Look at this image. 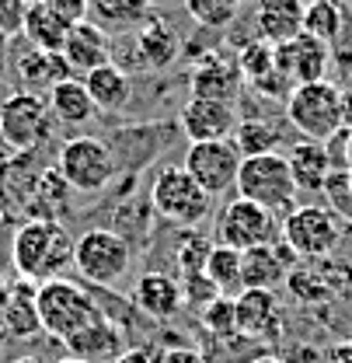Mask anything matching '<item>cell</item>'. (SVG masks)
<instances>
[{
	"label": "cell",
	"mask_w": 352,
	"mask_h": 363,
	"mask_svg": "<svg viewBox=\"0 0 352 363\" xmlns=\"http://www.w3.org/2000/svg\"><path fill=\"white\" fill-rule=\"evenodd\" d=\"M339 143H342V168L352 172V130H339Z\"/></svg>",
	"instance_id": "cell-41"
},
{
	"label": "cell",
	"mask_w": 352,
	"mask_h": 363,
	"mask_svg": "<svg viewBox=\"0 0 352 363\" xmlns=\"http://www.w3.org/2000/svg\"><path fill=\"white\" fill-rule=\"evenodd\" d=\"M63 60H67L70 74H77V77H84V74L105 67V63H112V39H108V32L101 25L88 21V18L77 21L70 28L67 43H63Z\"/></svg>",
	"instance_id": "cell-18"
},
{
	"label": "cell",
	"mask_w": 352,
	"mask_h": 363,
	"mask_svg": "<svg viewBox=\"0 0 352 363\" xmlns=\"http://www.w3.org/2000/svg\"><path fill=\"white\" fill-rule=\"evenodd\" d=\"M213 241L217 245H230L237 252H248L255 245H276V241H283V224L276 220L272 210H265L259 203L237 196V199H230L217 213Z\"/></svg>",
	"instance_id": "cell-7"
},
{
	"label": "cell",
	"mask_w": 352,
	"mask_h": 363,
	"mask_svg": "<svg viewBox=\"0 0 352 363\" xmlns=\"http://www.w3.org/2000/svg\"><path fill=\"white\" fill-rule=\"evenodd\" d=\"M45 101H49L52 119L63 123V126H84L88 119L98 116V108H94V101H91L88 84H84V77H77V74L56 81L52 88L45 91Z\"/></svg>",
	"instance_id": "cell-24"
},
{
	"label": "cell",
	"mask_w": 352,
	"mask_h": 363,
	"mask_svg": "<svg viewBox=\"0 0 352 363\" xmlns=\"http://www.w3.org/2000/svg\"><path fill=\"white\" fill-rule=\"evenodd\" d=\"M11 262L21 279L32 283L56 279L74 266V238L59 220L25 217V224L11 238Z\"/></svg>",
	"instance_id": "cell-1"
},
{
	"label": "cell",
	"mask_w": 352,
	"mask_h": 363,
	"mask_svg": "<svg viewBox=\"0 0 352 363\" xmlns=\"http://www.w3.org/2000/svg\"><path fill=\"white\" fill-rule=\"evenodd\" d=\"M84 84L91 91V101L98 112H123L132 101V81L130 74L115 63H105L98 70L84 74Z\"/></svg>",
	"instance_id": "cell-25"
},
{
	"label": "cell",
	"mask_w": 352,
	"mask_h": 363,
	"mask_svg": "<svg viewBox=\"0 0 352 363\" xmlns=\"http://www.w3.org/2000/svg\"><path fill=\"white\" fill-rule=\"evenodd\" d=\"M4 283H7V279H0V286H4Z\"/></svg>",
	"instance_id": "cell-50"
},
{
	"label": "cell",
	"mask_w": 352,
	"mask_h": 363,
	"mask_svg": "<svg viewBox=\"0 0 352 363\" xmlns=\"http://www.w3.org/2000/svg\"><path fill=\"white\" fill-rule=\"evenodd\" d=\"M307 0H259L255 4V39L268 45L290 43L304 32Z\"/></svg>",
	"instance_id": "cell-20"
},
{
	"label": "cell",
	"mask_w": 352,
	"mask_h": 363,
	"mask_svg": "<svg viewBox=\"0 0 352 363\" xmlns=\"http://www.w3.org/2000/svg\"><path fill=\"white\" fill-rule=\"evenodd\" d=\"M185 11L199 28L223 32V28L234 25V18L241 11V0H185Z\"/></svg>",
	"instance_id": "cell-32"
},
{
	"label": "cell",
	"mask_w": 352,
	"mask_h": 363,
	"mask_svg": "<svg viewBox=\"0 0 352 363\" xmlns=\"http://www.w3.org/2000/svg\"><path fill=\"white\" fill-rule=\"evenodd\" d=\"M192 94L195 98H220L230 101L241 94V67H237V56H227V52H206L195 67H192Z\"/></svg>",
	"instance_id": "cell-17"
},
{
	"label": "cell",
	"mask_w": 352,
	"mask_h": 363,
	"mask_svg": "<svg viewBox=\"0 0 352 363\" xmlns=\"http://www.w3.org/2000/svg\"><path fill=\"white\" fill-rule=\"evenodd\" d=\"M74 269L91 286H115L132 269V248L112 227H91L74 241Z\"/></svg>",
	"instance_id": "cell-5"
},
{
	"label": "cell",
	"mask_w": 352,
	"mask_h": 363,
	"mask_svg": "<svg viewBox=\"0 0 352 363\" xmlns=\"http://www.w3.org/2000/svg\"><path fill=\"white\" fill-rule=\"evenodd\" d=\"M328 63H331V45L307 35V32H300L290 43L276 45V70L283 74V81L290 88L310 84V81H324L328 77Z\"/></svg>",
	"instance_id": "cell-12"
},
{
	"label": "cell",
	"mask_w": 352,
	"mask_h": 363,
	"mask_svg": "<svg viewBox=\"0 0 352 363\" xmlns=\"http://www.w3.org/2000/svg\"><path fill=\"white\" fill-rule=\"evenodd\" d=\"M56 363H88V360H81V357H63V360H56Z\"/></svg>",
	"instance_id": "cell-46"
},
{
	"label": "cell",
	"mask_w": 352,
	"mask_h": 363,
	"mask_svg": "<svg viewBox=\"0 0 352 363\" xmlns=\"http://www.w3.org/2000/svg\"><path fill=\"white\" fill-rule=\"evenodd\" d=\"M286 119L304 140L328 143L339 130H346L342 119V88L335 81H310L297 84L286 98Z\"/></svg>",
	"instance_id": "cell-4"
},
{
	"label": "cell",
	"mask_w": 352,
	"mask_h": 363,
	"mask_svg": "<svg viewBox=\"0 0 352 363\" xmlns=\"http://www.w3.org/2000/svg\"><path fill=\"white\" fill-rule=\"evenodd\" d=\"M112 363H157V353L150 346H126Z\"/></svg>",
	"instance_id": "cell-40"
},
{
	"label": "cell",
	"mask_w": 352,
	"mask_h": 363,
	"mask_svg": "<svg viewBox=\"0 0 352 363\" xmlns=\"http://www.w3.org/2000/svg\"><path fill=\"white\" fill-rule=\"evenodd\" d=\"M35 290H39V283L21 279V276L7 286V301L0 304V325H4L7 339L32 342V339L42 335V318H39Z\"/></svg>",
	"instance_id": "cell-15"
},
{
	"label": "cell",
	"mask_w": 352,
	"mask_h": 363,
	"mask_svg": "<svg viewBox=\"0 0 352 363\" xmlns=\"http://www.w3.org/2000/svg\"><path fill=\"white\" fill-rule=\"evenodd\" d=\"M203 272L213 279V286H217L220 294H227V297H234V294L244 290V283H241V252L230 248V245H217V241H213Z\"/></svg>",
	"instance_id": "cell-30"
},
{
	"label": "cell",
	"mask_w": 352,
	"mask_h": 363,
	"mask_svg": "<svg viewBox=\"0 0 352 363\" xmlns=\"http://www.w3.org/2000/svg\"><path fill=\"white\" fill-rule=\"evenodd\" d=\"M181 133L188 136L192 143L199 140H227L237 126V108L230 101H220V98H195L188 94V101L181 105Z\"/></svg>",
	"instance_id": "cell-14"
},
{
	"label": "cell",
	"mask_w": 352,
	"mask_h": 363,
	"mask_svg": "<svg viewBox=\"0 0 352 363\" xmlns=\"http://www.w3.org/2000/svg\"><path fill=\"white\" fill-rule=\"evenodd\" d=\"M230 143L237 147L241 157H255V154H272L279 147V130L268 119H244L234 126Z\"/></svg>",
	"instance_id": "cell-31"
},
{
	"label": "cell",
	"mask_w": 352,
	"mask_h": 363,
	"mask_svg": "<svg viewBox=\"0 0 352 363\" xmlns=\"http://www.w3.org/2000/svg\"><path fill=\"white\" fill-rule=\"evenodd\" d=\"M14 70H18L25 91H35V94H39V91H49L56 81H63V77H70V67H67L63 52L39 49V45H32L25 56H18Z\"/></svg>",
	"instance_id": "cell-26"
},
{
	"label": "cell",
	"mask_w": 352,
	"mask_h": 363,
	"mask_svg": "<svg viewBox=\"0 0 352 363\" xmlns=\"http://www.w3.org/2000/svg\"><path fill=\"white\" fill-rule=\"evenodd\" d=\"M132 308L154 321H168L185 308L181 283L168 272H143L132 286Z\"/></svg>",
	"instance_id": "cell-19"
},
{
	"label": "cell",
	"mask_w": 352,
	"mask_h": 363,
	"mask_svg": "<svg viewBox=\"0 0 352 363\" xmlns=\"http://www.w3.org/2000/svg\"><path fill=\"white\" fill-rule=\"evenodd\" d=\"M349 185H352V172H349Z\"/></svg>",
	"instance_id": "cell-49"
},
{
	"label": "cell",
	"mask_w": 352,
	"mask_h": 363,
	"mask_svg": "<svg viewBox=\"0 0 352 363\" xmlns=\"http://www.w3.org/2000/svg\"><path fill=\"white\" fill-rule=\"evenodd\" d=\"M234 189H237V196L259 203L272 213L290 210L293 199H297V182H293V172H290V161L279 150L241 157V172H237Z\"/></svg>",
	"instance_id": "cell-6"
},
{
	"label": "cell",
	"mask_w": 352,
	"mask_h": 363,
	"mask_svg": "<svg viewBox=\"0 0 352 363\" xmlns=\"http://www.w3.org/2000/svg\"><path fill=\"white\" fill-rule=\"evenodd\" d=\"M199 321H203V328L210 332V335H217V339H241L237 335V311H234V297H213L206 308H199Z\"/></svg>",
	"instance_id": "cell-33"
},
{
	"label": "cell",
	"mask_w": 352,
	"mask_h": 363,
	"mask_svg": "<svg viewBox=\"0 0 352 363\" xmlns=\"http://www.w3.org/2000/svg\"><path fill=\"white\" fill-rule=\"evenodd\" d=\"M70 192H77L70 182L56 172H42L35 182V203L28 206V217L35 220H59L70 210Z\"/></svg>",
	"instance_id": "cell-28"
},
{
	"label": "cell",
	"mask_w": 352,
	"mask_h": 363,
	"mask_svg": "<svg viewBox=\"0 0 352 363\" xmlns=\"http://www.w3.org/2000/svg\"><path fill=\"white\" fill-rule=\"evenodd\" d=\"M59 175L77 192H101L115 179V154L101 136H70L59 147Z\"/></svg>",
	"instance_id": "cell-9"
},
{
	"label": "cell",
	"mask_w": 352,
	"mask_h": 363,
	"mask_svg": "<svg viewBox=\"0 0 352 363\" xmlns=\"http://www.w3.org/2000/svg\"><path fill=\"white\" fill-rule=\"evenodd\" d=\"M52 126L49 101L35 91H14L0 101V143L11 150H32L39 147Z\"/></svg>",
	"instance_id": "cell-10"
},
{
	"label": "cell",
	"mask_w": 352,
	"mask_h": 363,
	"mask_svg": "<svg viewBox=\"0 0 352 363\" xmlns=\"http://www.w3.org/2000/svg\"><path fill=\"white\" fill-rule=\"evenodd\" d=\"M237 335L248 342H276L283 335V315L276 290H241L234 297Z\"/></svg>",
	"instance_id": "cell-13"
},
{
	"label": "cell",
	"mask_w": 352,
	"mask_h": 363,
	"mask_svg": "<svg viewBox=\"0 0 352 363\" xmlns=\"http://www.w3.org/2000/svg\"><path fill=\"white\" fill-rule=\"evenodd\" d=\"M342 241V217L324 206H297L283 217V245L297 259H328Z\"/></svg>",
	"instance_id": "cell-8"
},
{
	"label": "cell",
	"mask_w": 352,
	"mask_h": 363,
	"mask_svg": "<svg viewBox=\"0 0 352 363\" xmlns=\"http://www.w3.org/2000/svg\"><path fill=\"white\" fill-rule=\"evenodd\" d=\"M286 161H290V172H293V182H297V192H324V182L335 172L331 150L321 140H300V143H293L290 154H286Z\"/></svg>",
	"instance_id": "cell-23"
},
{
	"label": "cell",
	"mask_w": 352,
	"mask_h": 363,
	"mask_svg": "<svg viewBox=\"0 0 352 363\" xmlns=\"http://www.w3.org/2000/svg\"><path fill=\"white\" fill-rule=\"evenodd\" d=\"M213 241L203 238L199 230H185V238L178 241V272L181 276H192V272H203L206 269V255H210Z\"/></svg>",
	"instance_id": "cell-34"
},
{
	"label": "cell",
	"mask_w": 352,
	"mask_h": 363,
	"mask_svg": "<svg viewBox=\"0 0 352 363\" xmlns=\"http://www.w3.org/2000/svg\"><path fill=\"white\" fill-rule=\"evenodd\" d=\"M157 363H206L195 346H164L157 353Z\"/></svg>",
	"instance_id": "cell-39"
},
{
	"label": "cell",
	"mask_w": 352,
	"mask_h": 363,
	"mask_svg": "<svg viewBox=\"0 0 352 363\" xmlns=\"http://www.w3.org/2000/svg\"><path fill=\"white\" fill-rule=\"evenodd\" d=\"M28 4H32V0H0V32H4L7 39L21 32Z\"/></svg>",
	"instance_id": "cell-37"
},
{
	"label": "cell",
	"mask_w": 352,
	"mask_h": 363,
	"mask_svg": "<svg viewBox=\"0 0 352 363\" xmlns=\"http://www.w3.org/2000/svg\"><path fill=\"white\" fill-rule=\"evenodd\" d=\"M181 294H185V301H195V308H206L213 297H220V290L213 286V279H210L206 272H192V276H185Z\"/></svg>",
	"instance_id": "cell-35"
},
{
	"label": "cell",
	"mask_w": 352,
	"mask_h": 363,
	"mask_svg": "<svg viewBox=\"0 0 352 363\" xmlns=\"http://www.w3.org/2000/svg\"><path fill=\"white\" fill-rule=\"evenodd\" d=\"M7 220V206H4V199H0V224Z\"/></svg>",
	"instance_id": "cell-47"
},
{
	"label": "cell",
	"mask_w": 352,
	"mask_h": 363,
	"mask_svg": "<svg viewBox=\"0 0 352 363\" xmlns=\"http://www.w3.org/2000/svg\"><path fill=\"white\" fill-rule=\"evenodd\" d=\"M63 346L70 350V357H81V360H88V363H112L126 350V335H123V328L112 318L101 311V318H94L91 325H84Z\"/></svg>",
	"instance_id": "cell-21"
},
{
	"label": "cell",
	"mask_w": 352,
	"mask_h": 363,
	"mask_svg": "<svg viewBox=\"0 0 352 363\" xmlns=\"http://www.w3.org/2000/svg\"><path fill=\"white\" fill-rule=\"evenodd\" d=\"M70 28H74V25H70L67 18H59L45 0H32V4H28L25 25H21V32L28 35V43L39 45V49H52V52H63V43H67Z\"/></svg>",
	"instance_id": "cell-27"
},
{
	"label": "cell",
	"mask_w": 352,
	"mask_h": 363,
	"mask_svg": "<svg viewBox=\"0 0 352 363\" xmlns=\"http://www.w3.org/2000/svg\"><path fill=\"white\" fill-rule=\"evenodd\" d=\"M181 168L199 182L210 196H223L237 185V172H241V154L237 147L227 140H199L188 143Z\"/></svg>",
	"instance_id": "cell-11"
},
{
	"label": "cell",
	"mask_w": 352,
	"mask_h": 363,
	"mask_svg": "<svg viewBox=\"0 0 352 363\" xmlns=\"http://www.w3.org/2000/svg\"><path fill=\"white\" fill-rule=\"evenodd\" d=\"M11 363H49V360H42V357H18V360H11Z\"/></svg>",
	"instance_id": "cell-45"
},
{
	"label": "cell",
	"mask_w": 352,
	"mask_h": 363,
	"mask_svg": "<svg viewBox=\"0 0 352 363\" xmlns=\"http://www.w3.org/2000/svg\"><path fill=\"white\" fill-rule=\"evenodd\" d=\"M304 32L321 43H339L346 32V7L339 0H310L304 11Z\"/></svg>",
	"instance_id": "cell-29"
},
{
	"label": "cell",
	"mask_w": 352,
	"mask_h": 363,
	"mask_svg": "<svg viewBox=\"0 0 352 363\" xmlns=\"http://www.w3.org/2000/svg\"><path fill=\"white\" fill-rule=\"evenodd\" d=\"M251 363H286V360H283V357H268V353H265V357H255Z\"/></svg>",
	"instance_id": "cell-44"
},
{
	"label": "cell",
	"mask_w": 352,
	"mask_h": 363,
	"mask_svg": "<svg viewBox=\"0 0 352 363\" xmlns=\"http://www.w3.org/2000/svg\"><path fill=\"white\" fill-rule=\"evenodd\" d=\"M178 39L175 25L161 14H147L136 28V63H143L147 70H164L178 56Z\"/></svg>",
	"instance_id": "cell-22"
},
{
	"label": "cell",
	"mask_w": 352,
	"mask_h": 363,
	"mask_svg": "<svg viewBox=\"0 0 352 363\" xmlns=\"http://www.w3.org/2000/svg\"><path fill=\"white\" fill-rule=\"evenodd\" d=\"M150 203L157 217H164L168 224L181 230H199V224H206V217L213 213V196L181 164H168L157 172V179L150 185Z\"/></svg>",
	"instance_id": "cell-3"
},
{
	"label": "cell",
	"mask_w": 352,
	"mask_h": 363,
	"mask_svg": "<svg viewBox=\"0 0 352 363\" xmlns=\"http://www.w3.org/2000/svg\"><path fill=\"white\" fill-rule=\"evenodd\" d=\"M328 363H352V342H339V346L331 350Z\"/></svg>",
	"instance_id": "cell-42"
},
{
	"label": "cell",
	"mask_w": 352,
	"mask_h": 363,
	"mask_svg": "<svg viewBox=\"0 0 352 363\" xmlns=\"http://www.w3.org/2000/svg\"><path fill=\"white\" fill-rule=\"evenodd\" d=\"M293 252L276 241V245H255L248 252H241V283L244 290H276L279 283H286V276L293 269Z\"/></svg>",
	"instance_id": "cell-16"
},
{
	"label": "cell",
	"mask_w": 352,
	"mask_h": 363,
	"mask_svg": "<svg viewBox=\"0 0 352 363\" xmlns=\"http://www.w3.org/2000/svg\"><path fill=\"white\" fill-rule=\"evenodd\" d=\"M88 4L98 11V14L112 18V21H132V18L143 11L147 0H88Z\"/></svg>",
	"instance_id": "cell-36"
},
{
	"label": "cell",
	"mask_w": 352,
	"mask_h": 363,
	"mask_svg": "<svg viewBox=\"0 0 352 363\" xmlns=\"http://www.w3.org/2000/svg\"><path fill=\"white\" fill-rule=\"evenodd\" d=\"M35 301H39L42 332L59 339V342H67L70 335H77L94 318H101V308H98L94 294L84 290V283H74V279H63V276L39 283Z\"/></svg>",
	"instance_id": "cell-2"
},
{
	"label": "cell",
	"mask_w": 352,
	"mask_h": 363,
	"mask_svg": "<svg viewBox=\"0 0 352 363\" xmlns=\"http://www.w3.org/2000/svg\"><path fill=\"white\" fill-rule=\"evenodd\" d=\"M59 18H67L70 25H77V21H84L88 18V11H91V4L88 0H45Z\"/></svg>",
	"instance_id": "cell-38"
},
{
	"label": "cell",
	"mask_w": 352,
	"mask_h": 363,
	"mask_svg": "<svg viewBox=\"0 0 352 363\" xmlns=\"http://www.w3.org/2000/svg\"><path fill=\"white\" fill-rule=\"evenodd\" d=\"M7 35H4V32H0V74H4V63H7Z\"/></svg>",
	"instance_id": "cell-43"
},
{
	"label": "cell",
	"mask_w": 352,
	"mask_h": 363,
	"mask_svg": "<svg viewBox=\"0 0 352 363\" xmlns=\"http://www.w3.org/2000/svg\"><path fill=\"white\" fill-rule=\"evenodd\" d=\"M4 339H7V332H4V325H0V346H4Z\"/></svg>",
	"instance_id": "cell-48"
}]
</instances>
